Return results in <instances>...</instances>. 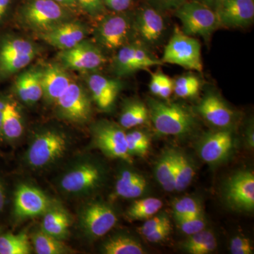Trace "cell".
<instances>
[{"mask_svg":"<svg viewBox=\"0 0 254 254\" xmlns=\"http://www.w3.org/2000/svg\"><path fill=\"white\" fill-rule=\"evenodd\" d=\"M172 231L171 222L170 220H167L163 225L157 229L156 230L149 236L146 237L147 240L152 243H158L165 240L170 235Z\"/></svg>","mask_w":254,"mask_h":254,"instance_id":"43","label":"cell"},{"mask_svg":"<svg viewBox=\"0 0 254 254\" xmlns=\"http://www.w3.org/2000/svg\"><path fill=\"white\" fill-rule=\"evenodd\" d=\"M33 246L38 254H61L65 253L64 245L60 240L41 230L32 237Z\"/></svg>","mask_w":254,"mask_h":254,"instance_id":"33","label":"cell"},{"mask_svg":"<svg viewBox=\"0 0 254 254\" xmlns=\"http://www.w3.org/2000/svg\"><path fill=\"white\" fill-rule=\"evenodd\" d=\"M216 14L220 26L246 27L254 20V0H225Z\"/></svg>","mask_w":254,"mask_h":254,"instance_id":"12","label":"cell"},{"mask_svg":"<svg viewBox=\"0 0 254 254\" xmlns=\"http://www.w3.org/2000/svg\"><path fill=\"white\" fill-rule=\"evenodd\" d=\"M225 196L232 208L252 211L254 208V175L252 172L234 174L227 182Z\"/></svg>","mask_w":254,"mask_h":254,"instance_id":"8","label":"cell"},{"mask_svg":"<svg viewBox=\"0 0 254 254\" xmlns=\"http://www.w3.org/2000/svg\"><path fill=\"white\" fill-rule=\"evenodd\" d=\"M23 132L22 120L16 105L5 103L1 121V133L8 139L19 138Z\"/></svg>","mask_w":254,"mask_h":254,"instance_id":"27","label":"cell"},{"mask_svg":"<svg viewBox=\"0 0 254 254\" xmlns=\"http://www.w3.org/2000/svg\"><path fill=\"white\" fill-rule=\"evenodd\" d=\"M46 43L62 50L77 46L86 36V29L80 23L65 21L49 31L41 33Z\"/></svg>","mask_w":254,"mask_h":254,"instance_id":"16","label":"cell"},{"mask_svg":"<svg viewBox=\"0 0 254 254\" xmlns=\"http://www.w3.org/2000/svg\"><path fill=\"white\" fill-rule=\"evenodd\" d=\"M5 192L4 189L0 182V212L2 211L3 208H4L5 204Z\"/></svg>","mask_w":254,"mask_h":254,"instance_id":"51","label":"cell"},{"mask_svg":"<svg viewBox=\"0 0 254 254\" xmlns=\"http://www.w3.org/2000/svg\"><path fill=\"white\" fill-rule=\"evenodd\" d=\"M138 42L128 43L122 47L115 57L114 69L118 76H126L142 70L135 60V51Z\"/></svg>","mask_w":254,"mask_h":254,"instance_id":"25","label":"cell"},{"mask_svg":"<svg viewBox=\"0 0 254 254\" xmlns=\"http://www.w3.org/2000/svg\"><path fill=\"white\" fill-rule=\"evenodd\" d=\"M179 226L184 233L191 235L204 230L205 222L203 215H193L176 219Z\"/></svg>","mask_w":254,"mask_h":254,"instance_id":"39","label":"cell"},{"mask_svg":"<svg viewBox=\"0 0 254 254\" xmlns=\"http://www.w3.org/2000/svg\"><path fill=\"white\" fill-rule=\"evenodd\" d=\"M101 179L99 169L92 164H83L63 177L61 187L68 193H80L94 188Z\"/></svg>","mask_w":254,"mask_h":254,"instance_id":"18","label":"cell"},{"mask_svg":"<svg viewBox=\"0 0 254 254\" xmlns=\"http://www.w3.org/2000/svg\"><path fill=\"white\" fill-rule=\"evenodd\" d=\"M233 145V136L229 130L213 132L203 138L200 145L199 155L206 163H220L228 157Z\"/></svg>","mask_w":254,"mask_h":254,"instance_id":"15","label":"cell"},{"mask_svg":"<svg viewBox=\"0 0 254 254\" xmlns=\"http://www.w3.org/2000/svg\"><path fill=\"white\" fill-rule=\"evenodd\" d=\"M81 219L86 231L95 237L104 236L118 222V217L113 209L100 203L87 206Z\"/></svg>","mask_w":254,"mask_h":254,"instance_id":"13","label":"cell"},{"mask_svg":"<svg viewBox=\"0 0 254 254\" xmlns=\"http://www.w3.org/2000/svg\"><path fill=\"white\" fill-rule=\"evenodd\" d=\"M66 149L64 137L54 131L39 135L28 151V162L34 168H43L63 156Z\"/></svg>","mask_w":254,"mask_h":254,"instance_id":"5","label":"cell"},{"mask_svg":"<svg viewBox=\"0 0 254 254\" xmlns=\"http://www.w3.org/2000/svg\"><path fill=\"white\" fill-rule=\"evenodd\" d=\"M88 87L96 105L103 110H110L118 98L121 88L118 80L93 74L88 80Z\"/></svg>","mask_w":254,"mask_h":254,"instance_id":"19","label":"cell"},{"mask_svg":"<svg viewBox=\"0 0 254 254\" xmlns=\"http://www.w3.org/2000/svg\"><path fill=\"white\" fill-rule=\"evenodd\" d=\"M175 14L181 21L182 31L188 36L206 39L220 27L216 12L195 0L184 3L175 9Z\"/></svg>","mask_w":254,"mask_h":254,"instance_id":"3","label":"cell"},{"mask_svg":"<svg viewBox=\"0 0 254 254\" xmlns=\"http://www.w3.org/2000/svg\"><path fill=\"white\" fill-rule=\"evenodd\" d=\"M134 28L143 44L155 46L161 41L165 33V21L156 9L144 7L136 15Z\"/></svg>","mask_w":254,"mask_h":254,"instance_id":"14","label":"cell"},{"mask_svg":"<svg viewBox=\"0 0 254 254\" xmlns=\"http://www.w3.org/2000/svg\"><path fill=\"white\" fill-rule=\"evenodd\" d=\"M174 91V81L166 74L163 73L161 88L158 96L163 99H168Z\"/></svg>","mask_w":254,"mask_h":254,"instance_id":"45","label":"cell"},{"mask_svg":"<svg viewBox=\"0 0 254 254\" xmlns=\"http://www.w3.org/2000/svg\"><path fill=\"white\" fill-rule=\"evenodd\" d=\"M173 212L175 219L201 215L202 211L200 205L193 198L185 197L175 202Z\"/></svg>","mask_w":254,"mask_h":254,"instance_id":"38","label":"cell"},{"mask_svg":"<svg viewBox=\"0 0 254 254\" xmlns=\"http://www.w3.org/2000/svg\"><path fill=\"white\" fill-rule=\"evenodd\" d=\"M162 63L179 65L187 69L201 72V46L198 40L176 27L164 50Z\"/></svg>","mask_w":254,"mask_h":254,"instance_id":"2","label":"cell"},{"mask_svg":"<svg viewBox=\"0 0 254 254\" xmlns=\"http://www.w3.org/2000/svg\"><path fill=\"white\" fill-rule=\"evenodd\" d=\"M71 82L68 73L58 65H49L42 70L43 96L49 101L56 102L67 89Z\"/></svg>","mask_w":254,"mask_h":254,"instance_id":"20","label":"cell"},{"mask_svg":"<svg viewBox=\"0 0 254 254\" xmlns=\"http://www.w3.org/2000/svg\"><path fill=\"white\" fill-rule=\"evenodd\" d=\"M131 31L129 17L124 14L110 15L100 21L96 30V38L106 49H120L128 44Z\"/></svg>","mask_w":254,"mask_h":254,"instance_id":"7","label":"cell"},{"mask_svg":"<svg viewBox=\"0 0 254 254\" xmlns=\"http://www.w3.org/2000/svg\"><path fill=\"white\" fill-rule=\"evenodd\" d=\"M163 203L157 198H145L136 200L128 208L127 215L132 220H147L163 208Z\"/></svg>","mask_w":254,"mask_h":254,"instance_id":"31","label":"cell"},{"mask_svg":"<svg viewBox=\"0 0 254 254\" xmlns=\"http://www.w3.org/2000/svg\"><path fill=\"white\" fill-rule=\"evenodd\" d=\"M55 1L65 8H74L78 6L76 0H55Z\"/></svg>","mask_w":254,"mask_h":254,"instance_id":"49","label":"cell"},{"mask_svg":"<svg viewBox=\"0 0 254 254\" xmlns=\"http://www.w3.org/2000/svg\"><path fill=\"white\" fill-rule=\"evenodd\" d=\"M175 166V190L183 191L190 186L194 177L195 171L193 165L186 155L181 152L174 151Z\"/></svg>","mask_w":254,"mask_h":254,"instance_id":"24","label":"cell"},{"mask_svg":"<svg viewBox=\"0 0 254 254\" xmlns=\"http://www.w3.org/2000/svg\"><path fill=\"white\" fill-rule=\"evenodd\" d=\"M49 208V200L41 190L26 185L18 187L14 198V213L17 218H33L43 215Z\"/></svg>","mask_w":254,"mask_h":254,"instance_id":"11","label":"cell"},{"mask_svg":"<svg viewBox=\"0 0 254 254\" xmlns=\"http://www.w3.org/2000/svg\"><path fill=\"white\" fill-rule=\"evenodd\" d=\"M163 74L162 72L154 73L152 74L149 85L150 91L153 95L158 96L161 88L162 80H163Z\"/></svg>","mask_w":254,"mask_h":254,"instance_id":"47","label":"cell"},{"mask_svg":"<svg viewBox=\"0 0 254 254\" xmlns=\"http://www.w3.org/2000/svg\"><path fill=\"white\" fill-rule=\"evenodd\" d=\"M11 0H0V18H2L9 8Z\"/></svg>","mask_w":254,"mask_h":254,"instance_id":"50","label":"cell"},{"mask_svg":"<svg viewBox=\"0 0 254 254\" xmlns=\"http://www.w3.org/2000/svg\"><path fill=\"white\" fill-rule=\"evenodd\" d=\"M36 53L18 55L0 60V71L4 74H11L27 66L34 59Z\"/></svg>","mask_w":254,"mask_h":254,"instance_id":"37","label":"cell"},{"mask_svg":"<svg viewBox=\"0 0 254 254\" xmlns=\"http://www.w3.org/2000/svg\"><path fill=\"white\" fill-rule=\"evenodd\" d=\"M95 144L110 158L121 159L127 163L133 162L127 147V135L122 127L109 123H100L94 131Z\"/></svg>","mask_w":254,"mask_h":254,"instance_id":"6","label":"cell"},{"mask_svg":"<svg viewBox=\"0 0 254 254\" xmlns=\"http://www.w3.org/2000/svg\"><path fill=\"white\" fill-rule=\"evenodd\" d=\"M60 58L66 67L80 71L96 69L105 62L99 48L83 41L72 48L63 50Z\"/></svg>","mask_w":254,"mask_h":254,"instance_id":"9","label":"cell"},{"mask_svg":"<svg viewBox=\"0 0 254 254\" xmlns=\"http://www.w3.org/2000/svg\"><path fill=\"white\" fill-rule=\"evenodd\" d=\"M128 153L131 155L145 156L150 147V138L141 130H133L126 133Z\"/></svg>","mask_w":254,"mask_h":254,"instance_id":"36","label":"cell"},{"mask_svg":"<svg viewBox=\"0 0 254 254\" xmlns=\"http://www.w3.org/2000/svg\"><path fill=\"white\" fill-rule=\"evenodd\" d=\"M168 219V217L165 215H153L147 219L145 223L140 227V233L145 237L149 236Z\"/></svg>","mask_w":254,"mask_h":254,"instance_id":"42","label":"cell"},{"mask_svg":"<svg viewBox=\"0 0 254 254\" xmlns=\"http://www.w3.org/2000/svg\"><path fill=\"white\" fill-rule=\"evenodd\" d=\"M105 6L117 12H122L129 7L133 0H103Z\"/></svg>","mask_w":254,"mask_h":254,"instance_id":"46","label":"cell"},{"mask_svg":"<svg viewBox=\"0 0 254 254\" xmlns=\"http://www.w3.org/2000/svg\"><path fill=\"white\" fill-rule=\"evenodd\" d=\"M4 105L5 103L0 101V132H1V121H2V114Z\"/></svg>","mask_w":254,"mask_h":254,"instance_id":"52","label":"cell"},{"mask_svg":"<svg viewBox=\"0 0 254 254\" xmlns=\"http://www.w3.org/2000/svg\"><path fill=\"white\" fill-rule=\"evenodd\" d=\"M31 53H36L34 46L31 42L16 38L5 42L2 45L0 50V60Z\"/></svg>","mask_w":254,"mask_h":254,"instance_id":"35","label":"cell"},{"mask_svg":"<svg viewBox=\"0 0 254 254\" xmlns=\"http://www.w3.org/2000/svg\"><path fill=\"white\" fill-rule=\"evenodd\" d=\"M78 6H81L87 14L93 16H99L105 11L103 0H76Z\"/></svg>","mask_w":254,"mask_h":254,"instance_id":"40","label":"cell"},{"mask_svg":"<svg viewBox=\"0 0 254 254\" xmlns=\"http://www.w3.org/2000/svg\"><path fill=\"white\" fill-rule=\"evenodd\" d=\"M160 10H175L188 0H150Z\"/></svg>","mask_w":254,"mask_h":254,"instance_id":"44","label":"cell"},{"mask_svg":"<svg viewBox=\"0 0 254 254\" xmlns=\"http://www.w3.org/2000/svg\"><path fill=\"white\" fill-rule=\"evenodd\" d=\"M230 252L232 254H254V247L249 239L235 237L231 241Z\"/></svg>","mask_w":254,"mask_h":254,"instance_id":"41","label":"cell"},{"mask_svg":"<svg viewBox=\"0 0 254 254\" xmlns=\"http://www.w3.org/2000/svg\"><path fill=\"white\" fill-rule=\"evenodd\" d=\"M197 110L204 120L213 126L225 128L233 123V112L215 93L205 95Z\"/></svg>","mask_w":254,"mask_h":254,"instance_id":"17","label":"cell"},{"mask_svg":"<svg viewBox=\"0 0 254 254\" xmlns=\"http://www.w3.org/2000/svg\"><path fill=\"white\" fill-rule=\"evenodd\" d=\"M103 253L106 254H145L142 245L132 237L117 236L107 241L103 245Z\"/></svg>","mask_w":254,"mask_h":254,"instance_id":"30","label":"cell"},{"mask_svg":"<svg viewBox=\"0 0 254 254\" xmlns=\"http://www.w3.org/2000/svg\"><path fill=\"white\" fill-rule=\"evenodd\" d=\"M22 14L25 22L41 33L65 22L67 17L66 8L55 0H30Z\"/></svg>","mask_w":254,"mask_h":254,"instance_id":"4","label":"cell"},{"mask_svg":"<svg viewBox=\"0 0 254 254\" xmlns=\"http://www.w3.org/2000/svg\"><path fill=\"white\" fill-rule=\"evenodd\" d=\"M31 251L29 239L24 232L0 236V254H28Z\"/></svg>","mask_w":254,"mask_h":254,"instance_id":"32","label":"cell"},{"mask_svg":"<svg viewBox=\"0 0 254 254\" xmlns=\"http://www.w3.org/2000/svg\"><path fill=\"white\" fill-rule=\"evenodd\" d=\"M148 109L152 123L160 134L185 136L195 128V118L181 105L149 99Z\"/></svg>","mask_w":254,"mask_h":254,"instance_id":"1","label":"cell"},{"mask_svg":"<svg viewBox=\"0 0 254 254\" xmlns=\"http://www.w3.org/2000/svg\"><path fill=\"white\" fill-rule=\"evenodd\" d=\"M69 225V217L64 210L49 208L44 214L42 230L58 240H63L68 235Z\"/></svg>","mask_w":254,"mask_h":254,"instance_id":"23","label":"cell"},{"mask_svg":"<svg viewBox=\"0 0 254 254\" xmlns=\"http://www.w3.org/2000/svg\"><path fill=\"white\" fill-rule=\"evenodd\" d=\"M41 75L42 70L31 69L21 73L16 78L15 88L22 101L34 103L43 96Z\"/></svg>","mask_w":254,"mask_h":254,"instance_id":"21","label":"cell"},{"mask_svg":"<svg viewBox=\"0 0 254 254\" xmlns=\"http://www.w3.org/2000/svg\"><path fill=\"white\" fill-rule=\"evenodd\" d=\"M200 4L205 5L207 7L210 8L214 11L216 12L217 10L220 7V5L225 1V0H195Z\"/></svg>","mask_w":254,"mask_h":254,"instance_id":"48","label":"cell"},{"mask_svg":"<svg viewBox=\"0 0 254 254\" xmlns=\"http://www.w3.org/2000/svg\"><path fill=\"white\" fill-rule=\"evenodd\" d=\"M182 247L189 254H208L216 249V239L212 232L203 230L190 235Z\"/></svg>","mask_w":254,"mask_h":254,"instance_id":"28","label":"cell"},{"mask_svg":"<svg viewBox=\"0 0 254 254\" xmlns=\"http://www.w3.org/2000/svg\"><path fill=\"white\" fill-rule=\"evenodd\" d=\"M145 177L130 170H125L117 181L115 190L119 196L124 198H136L141 196L147 190Z\"/></svg>","mask_w":254,"mask_h":254,"instance_id":"22","label":"cell"},{"mask_svg":"<svg viewBox=\"0 0 254 254\" xmlns=\"http://www.w3.org/2000/svg\"><path fill=\"white\" fill-rule=\"evenodd\" d=\"M200 88L199 78L193 75H185L174 81V93L182 98H189L198 94Z\"/></svg>","mask_w":254,"mask_h":254,"instance_id":"34","label":"cell"},{"mask_svg":"<svg viewBox=\"0 0 254 254\" xmlns=\"http://www.w3.org/2000/svg\"><path fill=\"white\" fill-rule=\"evenodd\" d=\"M175 150H167L163 153L155 167V177L164 190L172 192L175 190Z\"/></svg>","mask_w":254,"mask_h":254,"instance_id":"26","label":"cell"},{"mask_svg":"<svg viewBox=\"0 0 254 254\" xmlns=\"http://www.w3.org/2000/svg\"><path fill=\"white\" fill-rule=\"evenodd\" d=\"M149 118L148 107L140 101H134L127 105L120 119L121 127L125 128L144 125Z\"/></svg>","mask_w":254,"mask_h":254,"instance_id":"29","label":"cell"},{"mask_svg":"<svg viewBox=\"0 0 254 254\" xmlns=\"http://www.w3.org/2000/svg\"><path fill=\"white\" fill-rule=\"evenodd\" d=\"M64 118L76 123H84L91 115V103L84 89L71 82L63 95L57 100Z\"/></svg>","mask_w":254,"mask_h":254,"instance_id":"10","label":"cell"}]
</instances>
